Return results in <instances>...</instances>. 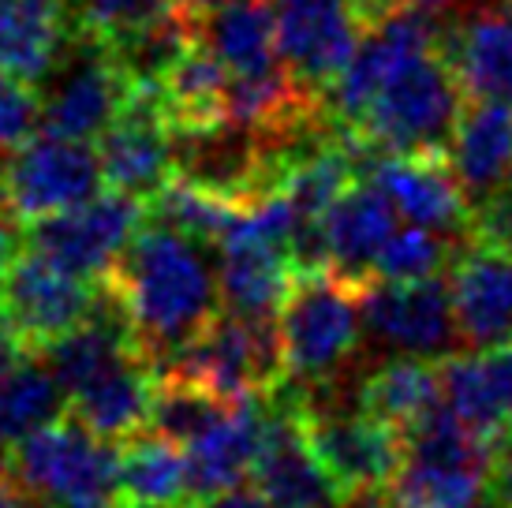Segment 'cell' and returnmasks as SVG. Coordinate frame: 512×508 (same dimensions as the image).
Masks as SVG:
<instances>
[{
  "instance_id": "f35d334b",
  "label": "cell",
  "mask_w": 512,
  "mask_h": 508,
  "mask_svg": "<svg viewBox=\"0 0 512 508\" xmlns=\"http://www.w3.org/2000/svg\"><path fill=\"white\" fill-rule=\"evenodd\" d=\"M199 508H270V501L258 494L255 486H232V490L210 497V501Z\"/></svg>"
},
{
  "instance_id": "e0dca14e",
  "label": "cell",
  "mask_w": 512,
  "mask_h": 508,
  "mask_svg": "<svg viewBox=\"0 0 512 508\" xmlns=\"http://www.w3.org/2000/svg\"><path fill=\"white\" fill-rule=\"evenodd\" d=\"M296 262L292 247L270 240L243 221L232 225L225 240L217 243V284L221 307L243 318H277L285 292L292 284Z\"/></svg>"
},
{
  "instance_id": "4fadbf2b",
  "label": "cell",
  "mask_w": 512,
  "mask_h": 508,
  "mask_svg": "<svg viewBox=\"0 0 512 508\" xmlns=\"http://www.w3.org/2000/svg\"><path fill=\"white\" fill-rule=\"evenodd\" d=\"M273 15L285 68L299 86L326 98L367 30L359 0H273Z\"/></svg>"
},
{
  "instance_id": "cb8c5ba5",
  "label": "cell",
  "mask_w": 512,
  "mask_h": 508,
  "mask_svg": "<svg viewBox=\"0 0 512 508\" xmlns=\"http://www.w3.org/2000/svg\"><path fill=\"white\" fill-rule=\"evenodd\" d=\"M449 161L468 202H483L512 180V101L471 98L456 120Z\"/></svg>"
},
{
  "instance_id": "5bb4252c",
  "label": "cell",
  "mask_w": 512,
  "mask_h": 508,
  "mask_svg": "<svg viewBox=\"0 0 512 508\" xmlns=\"http://www.w3.org/2000/svg\"><path fill=\"white\" fill-rule=\"evenodd\" d=\"M303 430L341 490L389 482L404 460V434L359 404H303Z\"/></svg>"
},
{
  "instance_id": "8992f818",
  "label": "cell",
  "mask_w": 512,
  "mask_h": 508,
  "mask_svg": "<svg viewBox=\"0 0 512 508\" xmlns=\"http://www.w3.org/2000/svg\"><path fill=\"white\" fill-rule=\"evenodd\" d=\"M165 370L199 381L232 404L270 396L288 381L277 318H243L232 311H217Z\"/></svg>"
},
{
  "instance_id": "1f68e13d",
  "label": "cell",
  "mask_w": 512,
  "mask_h": 508,
  "mask_svg": "<svg viewBox=\"0 0 512 508\" xmlns=\"http://www.w3.org/2000/svg\"><path fill=\"white\" fill-rule=\"evenodd\" d=\"M456 236L438 232L427 225H397V232L389 236V243L382 247L378 262H374V277L385 281H423V277H438L441 269L456 258L453 247Z\"/></svg>"
},
{
  "instance_id": "2e32d148",
  "label": "cell",
  "mask_w": 512,
  "mask_h": 508,
  "mask_svg": "<svg viewBox=\"0 0 512 508\" xmlns=\"http://www.w3.org/2000/svg\"><path fill=\"white\" fill-rule=\"evenodd\" d=\"M363 180L378 187L404 221L468 236L471 202L456 180L449 154H374Z\"/></svg>"
},
{
  "instance_id": "d590c367",
  "label": "cell",
  "mask_w": 512,
  "mask_h": 508,
  "mask_svg": "<svg viewBox=\"0 0 512 508\" xmlns=\"http://www.w3.org/2000/svg\"><path fill=\"white\" fill-rule=\"evenodd\" d=\"M490 494L512 501V430L494 441V464H490Z\"/></svg>"
},
{
  "instance_id": "7bdbcfd3",
  "label": "cell",
  "mask_w": 512,
  "mask_h": 508,
  "mask_svg": "<svg viewBox=\"0 0 512 508\" xmlns=\"http://www.w3.org/2000/svg\"><path fill=\"white\" fill-rule=\"evenodd\" d=\"M475 508H512V501H501V497H490V501H479Z\"/></svg>"
},
{
  "instance_id": "3957f363",
  "label": "cell",
  "mask_w": 512,
  "mask_h": 508,
  "mask_svg": "<svg viewBox=\"0 0 512 508\" xmlns=\"http://www.w3.org/2000/svg\"><path fill=\"white\" fill-rule=\"evenodd\" d=\"M464 105L468 90L441 42L393 71L348 135L374 154H449Z\"/></svg>"
},
{
  "instance_id": "5b68a950",
  "label": "cell",
  "mask_w": 512,
  "mask_h": 508,
  "mask_svg": "<svg viewBox=\"0 0 512 508\" xmlns=\"http://www.w3.org/2000/svg\"><path fill=\"white\" fill-rule=\"evenodd\" d=\"M494 438L479 434L445 400L404 430V460L389 479L397 508H475L490 494Z\"/></svg>"
},
{
  "instance_id": "d4e9b609",
  "label": "cell",
  "mask_w": 512,
  "mask_h": 508,
  "mask_svg": "<svg viewBox=\"0 0 512 508\" xmlns=\"http://www.w3.org/2000/svg\"><path fill=\"white\" fill-rule=\"evenodd\" d=\"M445 53L468 98L512 101V23L505 8L471 12L460 23H449Z\"/></svg>"
},
{
  "instance_id": "d6a6232c",
  "label": "cell",
  "mask_w": 512,
  "mask_h": 508,
  "mask_svg": "<svg viewBox=\"0 0 512 508\" xmlns=\"http://www.w3.org/2000/svg\"><path fill=\"white\" fill-rule=\"evenodd\" d=\"M42 127V94L38 83L0 71V157H12Z\"/></svg>"
},
{
  "instance_id": "4dcf8cb0",
  "label": "cell",
  "mask_w": 512,
  "mask_h": 508,
  "mask_svg": "<svg viewBox=\"0 0 512 508\" xmlns=\"http://www.w3.org/2000/svg\"><path fill=\"white\" fill-rule=\"evenodd\" d=\"M243 404V400H240ZM236 408L232 400L210 393L206 385L191 378H180V374H169L161 370L157 378V393H154V408H150V423L146 430H154L161 438L176 441L180 449L191 445L195 438H202L210 426H217L228 411Z\"/></svg>"
},
{
  "instance_id": "74e56055",
  "label": "cell",
  "mask_w": 512,
  "mask_h": 508,
  "mask_svg": "<svg viewBox=\"0 0 512 508\" xmlns=\"http://www.w3.org/2000/svg\"><path fill=\"white\" fill-rule=\"evenodd\" d=\"M337 508H397V501H393L389 482H367V486L344 490Z\"/></svg>"
},
{
  "instance_id": "9a60e30c",
  "label": "cell",
  "mask_w": 512,
  "mask_h": 508,
  "mask_svg": "<svg viewBox=\"0 0 512 508\" xmlns=\"http://www.w3.org/2000/svg\"><path fill=\"white\" fill-rule=\"evenodd\" d=\"M98 157L105 184L128 195L150 198L176 176V157H172V127L161 109L157 86H135L124 101V109L98 139Z\"/></svg>"
},
{
  "instance_id": "ffe728a7",
  "label": "cell",
  "mask_w": 512,
  "mask_h": 508,
  "mask_svg": "<svg viewBox=\"0 0 512 508\" xmlns=\"http://www.w3.org/2000/svg\"><path fill=\"white\" fill-rule=\"evenodd\" d=\"M262 430H266V396H255V400L236 404L202 438L184 445L187 494L195 505H206L210 497L240 486L251 475L255 456L262 449Z\"/></svg>"
},
{
  "instance_id": "ba28073f",
  "label": "cell",
  "mask_w": 512,
  "mask_h": 508,
  "mask_svg": "<svg viewBox=\"0 0 512 508\" xmlns=\"http://www.w3.org/2000/svg\"><path fill=\"white\" fill-rule=\"evenodd\" d=\"M363 340L374 355H419V359H449L464 348L453 314L449 277L423 281H385L370 277L363 284Z\"/></svg>"
},
{
  "instance_id": "ee69618b",
  "label": "cell",
  "mask_w": 512,
  "mask_h": 508,
  "mask_svg": "<svg viewBox=\"0 0 512 508\" xmlns=\"http://www.w3.org/2000/svg\"><path fill=\"white\" fill-rule=\"evenodd\" d=\"M505 15H509V23H512V4H505Z\"/></svg>"
},
{
  "instance_id": "7c38bea8",
  "label": "cell",
  "mask_w": 512,
  "mask_h": 508,
  "mask_svg": "<svg viewBox=\"0 0 512 508\" xmlns=\"http://www.w3.org/2000/svg\"><path fill=\"white\" fill-rule=\"evenodd\" d=\"M143 225V198L109 187V191H101L98 198H90L75 210L53 213V217L27 225V243L45 251L64 269L98 284Z\"/></svg>"
},
{
  "instance_id": "8fae6325",
  "label": "cell",
  "mask_w": 512,
  "mask_h": 508,
  "mask_svg": "<svg viewBox=\"0 0 512 508\" xmlns=\"http://www.w3.org/2000/svg\"><path fill=\"white\" fill-rule=\"evenodd\" d=\"M251 479L270 508H337L344 494L341 482L329 475L311 449L299 393H285V381L266 396V430Z\"/></svg>"
},
{
  "instance_id": "6da1fadb",
  "label": "cell",
  "mask_w": 512,
  "mask_h": 508,
  "mask_svg": "<svg viewBox=\"0 0 512 508\" xmlns=\"http://www.w3.org/2000/svg\"><path fill=\"white\" fill-rule=\"evenodd\" d=\"M98 284L120 303L131 337L157 370L169 367L221 311V284L206 243L150 213Z\"/></svg>"
},
{
  "instance_id": "ab89813d",
  "label": "cell",
  "mask_w": 512,
  "mask_h": 508,
  "mask_svg": "<svg viewBox=\"0 0 512 508\" xmlns=\"http://www.w3.org/2000/svg\"><path fill=\"white\" fill-rule=\"evenodd\" d=\"M434 12H441L445 19L453 12L460 15H471V12H486V8H498V4H505V0H427ZM453 23V19H449Z\"/></svg>"
},
{
  "instance_id": "52a82bcc",
  "label": "cell",
  "mask_w": 512,
  "mask_h": 508,
  "mask_svg": "<svg viewBox=\"0 0 512 508\" xmlns=\"http://www.w3.org/2000/svg\"><path fill=\"white\" fill-rule=\"evenodd\" d=\"M42 90V131L90 142L101 139V131L124 109L131 75L120 64L113 38L79 23Z\"/></svg>"
},
{
  "instance_id": "44dd1931",
  "label": "cell",
  "mask_w": 512,
  "mask_h": 508,
  "mask_svg": "<svg viewBox=\"0 0 512 508\" xmlns=\"http://www.w3.org/2000/svg\"><path fill=\"white\" fill-rule=\"evenodd\" d=\"M441 400L498 441L512 430V344L471 348L441 359Z\"/></svg>"
},
{
  "instance_id": "30bf717a",
  "label": "cell",
  "mask_w": 512,
  "mask_h": 508,
  "mask_svg": "<svg viewBox=\"0 0 512 508\" xmlns=\"http://www.w3.org/2000/svg\"><path fill=\"white\" fill-rule=\"evenodd\" d=\"M94 303L98 284L64 269L30 243L0 273V318L34 355L86 322Z\"/></svg>"
},
{
  "instance_id": "484cf974",
  "label": "cell",
  "mask_w": 512,
  "mask_h": 508,
  "mask_svg": "<svg viewBox=\"0 0 512 508\" xmlns=\"http://www.w3.org/2000/svg\"><path fill=\"white\" fill-rule=\"evenodd\" d=\"M199 42L225 64L228 75H251L281 64L273 0H232L195 23Z\"/></svg>"
},
{
  "instance_id": "4316f807",
  "label": "cell",
  "mask_w": 512,
  "mask_h": 508,
  "mask_svg": "<svg viewBox=\"0 0 512 508\" xmlns=\"http://www.w3.org/2000/svg\"><path fill=\"white\" fill-rule=\"evenodd\" d=\"M356 404L404 434L441 404V367L419 355H393L359 381Z\"/></svg>"
},
{
  "instance_id": "603a6c76",
  "label": "cell",
  "mask_w": 512,
  "mask_h": 508,
  "mask_svg": "<svg viewBox=\"0 0 512 508\" xmlns=\"http://www.w3.org/2000/svg\"><path fill=\"white\" fill-rule=\"evenodd\" d=\"M75 27L79 15L72 0H0V71L45 83Z\"/></svg>"
},
{
  "instance_id": "836d02e7",
  "label": "cell",
  "mask_w": 512,
  "mask_h": 508,
  "mask_svg": "<svg viewBox=\"0 0 512 508\" xmlns=\"http://www.w3.org/2000/svg\"><path fill=\"white\" fill-rule=\"evenodd\" d=\"M79 23L98 30L105 38H128L131 30L154 23L157 15L172 12L180 0H72Z\"/></svg>"
},
{
  "instance_id": "f1b7e54d",
  "label": "cell",
  "mask_w": 512,
  "mask_h": 508,
  "mask_svg": "<svg viewBox=\"0 0 512 508\" xmlns=\"http://www.w3.org/2000/svg\"><path fill=\"white\" fill-rule=\"evenodd\" d=\"M116 486H120V501L184 505V501H191L184 449L176 441L154 434V430H139L135 438L120 441V479H116Z\"/></svg>"
},
{
  "instance_id": "60d3db41",
  "label": "cell",
  "mask_w": 512,
  "mask_h": 508,
  "mask_svg": "<svg viewBox=\"0 0 512 508\" xmlns=\"http://www.w3.org/2000/svg\"><path fill=\"white\" fill-rule=\"evenodd\" d=\"M0 508H45V505H38L30 494H23V490L4 475V467H0Z\"/></svg>"
},
{
  "instance_id": "ac0fdd59",
  "label": "cell",
  "mask_w": 512,
  "mask_h": 508,
  "mask_svg": "<svg viewBox=\"0 0 512 508\" xmlns=\"http://www.w3.org/2000/svg\"><path fill=\"white\" fill-rule=\"evenodd\" d=\"M453 258L449 292L464 348L512 344V251L471 240Z\"/></svg>"
},
{
  "instance_id": "8d00e7d4",
  "label": "cell",
  "mask_w": 512,
  "mask_h": 508,
  "mask_svg": "<svg viewBox=\"0 0 512 508\" xmlns=\"http://www.w3.org/2000/svg\"><path fill=\"white\" fill-rule=\"evenodd\" d=\"M27 247V221H19L4 202H0V273L8 269L15 254Z\"/></svg>"
},
{
  "instance_id": "d6986e66",
  "label": "cell",
  "mask_w": 512,
  "mask_h": 508,
  "mask_svg": "<svg viewBox=\"0 0 512 508\" xmlns=\"http://www.w3.org/2000/svg\"><path fill=\"white\" fill-rule=\"evenodd\" d=\"M157 378H161V370L139 348H128L101 374L86 381L83 389L68 396V411L83 426H90L98 438L120 445L150 423Z\"/></svg>"
},
{
  "instance_id": "f546056e",
  "label": "cell",
  "mask_w": 512,
  "mask_h": 508,
  "mask_svg": "<svg viewBox=\"0 0 512 508\" xmlns=\"http://www.w3.org/2000/svg\"><path fill=\"white\" fill-rule=\"evenodd\" d=\"M68 411V393L42 355H23L0 374V445L27 438L30 430L53 423Z\"/></svg>"
},
{
  "instance_id": "83f0119b",
  "label": "cell",
  "mask_w": 512,
  "mask_h": 508,
  "mask_svg": "<svg viewBox=\"0 0 512 508\" xmlns=\"http://www.w3.org/2000/svg\"><path fill=\"white\" fill-rule=\"evenodd\" d=\"M225 90H228L225 64L202 42L191 45L184 57H180V64L157 86L161 109L169 116L172 131H202V127H214L221 120H228Z\"/></svg>"
},
{
  "instance_id": "7a4b0ae2",
  "label": "cell",
  "mask_w": 512,
  "mask_h": 508,
  "mask_svg": "<svg viewBox=\"0 0 512 508\" xmlns=\"http://www.w3.org/2000/svg\"><path fill=\"white\" fill-rule=\"evenodd\" d=\"M363 284L333 266L296 269L277 311V333L285 352L288 381L318 389L344 381L363 344Z\"/></svg>"
},
{
  "instance_id": "e575fe53",
  "label": "cell",
  "mask_w": 512,
  "mask_h": 508,
  "mask_svg": "<svg viewBox=\"0 0 512 508\" xmlns=\"http://www.w3.org/2000/svg\"><path fill=\"white\" fill-rule=\"evenodd\" d=\"M468 236L490 243V247H501V251H512V180L471 206Z\"/></svg>"
},
{
  "instance_id": "b9f144b4",
  "label": "cell",
  "mask_w": 512,
  "mask_h": 508,
  "mask_svg": "<svg viewBox=\"0 0 512 508\" xmlns=\"http://www.w3.org/2000/svg\"><path fill=\"white\" fill-rule=\"evenodd\" d=\"M113 508H199V505H191V501H184V505H139V501H116Z\"/></svg>"
},
{
  "instance_id": "9c48e42d",
  "label": "cell",
  "mask_w": 512,
  "mask_h": 508,
  "mask_svg": "<svg viewBox=\"0 0 512 508\" xmlns=\"http://www.w3.org/2000/svg\"><path fill=\"white\" fill-rule=\"evenodd\" d=\"M105 191L101 157L90 142L64 135H34L0 165V202L19 221H42L75 210Z\"/></svg>"
},
{
  "instance_id": "7402d4cb",
  "label": "cell",
  "mask_w": 512,
  "mask_h": 508,
  "mask_svg": "<svg viewBox=\"0 0 512 508\" xmlns=\"http://www.w3.org/2000/svg\"><path fill=\"white\" fill-rule=\"evenodd\" d=\"M397 225V206L370 180H356L322 217L329 266L352 281L367 284L374 277L378 254L389 243V236L397 232Z\"/></svg>"
},
{
  "instance_id": "277c9868",
  "label": "cell",
  "mask_w": 512,
  "mask_h": 508,
  "mask_svg": "<svg viewBox=\"0 0 512 508\" xmlns=\"http://www.w3.org/2000/svg\"><path fill=\"white\" fill-rule=\"evenodd\" d=\"M0 467L45 508H113L120 501V445L98 438L72 411L12 441Z\"/></svg>"
}]
</instances>
